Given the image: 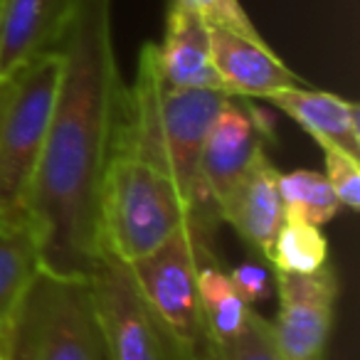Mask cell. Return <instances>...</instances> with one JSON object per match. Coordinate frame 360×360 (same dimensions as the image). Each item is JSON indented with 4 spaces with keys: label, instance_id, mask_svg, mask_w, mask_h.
Wrapping results in <instances>:
<instances>
[{
    "label": "cell",
    "instance_id": "1",
    "mask_svg": "<svg viewBox=\"0 0 360 360\" xmlns=\"http://www.w3.org/2000/svg\"><path fill=\"white\" fill-rule=\"evenodd\" d=\"M111 3L75 0L60 45L55 111L27 198L40 264L57 274L89 276L101 247V183L124 99Z\"/></svg>",
    "mask_w": 360,
    "mask_h": 360
},
{
    "label": "cell",
    "instance_id": "2",
    "mask_svg": "<svg viewBox=\"0 0 360 360\" xmlns=\"http://www.w3.org/2000/svg\"><path fill=\"white\" fill-rule=\"evenodd\" d=\"M230 101L220 89H168L160 84L155 45H143L139 72L121 99L116 143L163 168L183 193L202 230L215 232L220 215L202 183L200 155L215 116Z\"/></svg>",
    "mask_w": 360,
    "mask_h": 360
},
{
    "label": "cell",
    "instance_id": "3",
    "mask_svg": "<svg viewBox=\"0 0 360 360\" xmlns=\"http://www.w3.org/2000/svg\"><path fill=\"white\" fill-rule=\"evenodd\" d=\"M3 360H104L89 276L35 271L0 335Z\"/></svg>",
    "mask_w": 360,
    "mask_h": 360
},
{
    "label": "cell",
    "instance_id": "4",
    "mask_svg": "<svg viewBox=\"0 0 360 360\" xmlns=\"http://www.w3.org/2000/svg\"><path fill=\"white\" fill-rule=\"evenodd\" d=\"M186 222L195 220L175 180L114 141L99 198L101 245L119 259L134 262L155 250Z\"/></svg>",
    "mask_w": 360,
    "mask_h": 360
},
{
    "label": "cell",
    "instance_id": "5",
    "mask_svg": "<svg viewBox=\"0 0 360 360\" xmlns=\"http://www.w3.org/2000/svg\"><path fill=\"white\" fill-rule=\"evenodd\" d=\"M60 50L45 52L0 82V217H27L32 178L60 86Z\"/></svg>",
    "mask_w": 360,
    "mask_h": 360
},
{
    "label": "cell",
    "instance_id": "6",
    "mask_svg": "<svg viewBox=\"0 0 360 360\" xmlns=\"http://www.w3.org/2000/svg\"><path fill=\"white\" fill-rule=\"evenodd\" d=\"M109 360H195L163 316L146 301L129 264L99 247L89 274Z\"/></svg>",
    "mask_w": 360,
    "mask_h": 360
},
{
    "label": "cell",
    "instance_id": "7",
    "mask_svg": "<svg viewBox=\"0 0 360 360\" xmlns=\"http://www.w3.org/2000/svg\"><path fill=\"white\" fill-rule=\"evenodd\" d=\"M126 264L146 301L198 358L202 348L198 274L202 266L217 264L215 235L195 222H186L155 250Z\"/></svg>",
    "mask_w": 360,
    "mask_h": 360
},
{
    "label": "cell",
    "instance_id": "8",
    "mask_svg": "<svg viewBox=\"0 0 360 360\" xmlns=\"http://www.w3.org/2000/svg\"><path fill=\"white\" fill-rule=\"evenodd\" d=\"M279 314L271 321L276 348L284 360H323L333 326L338 281L328 264L314 274L274 269Z\"/></svg>",
    "mask_w": 360,
    "mask_h": 360
},
{
    "label": "cell",
    "instance_id": "9",
    "mask_svg": "<svg viewBox=\"0 0 360 360\" xmlns=\"http://www.w3.org/2000/svg\"><path fill=\"white\" fill-rule=\"evenodd\" d=\"M269 124L264 111L255 109L240 96H230L215 116L200 155L202 183L215 207L230 195L257 155L264 150V136L271 134Z\"/></svg>",
    "mask_w": 360,
    "mask_h": 360
},
{
    "label": "cell",
    "instance_id": "10",
    "mask_svg": "<svg viewBox=\"0 0 360 360\" xmlns=\"http://www.w3.org/2000/svg\"><path fill=\"white\" fill-rule=\"evenodd\" d=\"M212 65L222 91L240 99H266L289 86H306L266 42L242 37L225 27H210Z\"/></svg>",
    "mask_w": 360,
    "mask_h": 360
},
{
    "label": "cell",
    "instance_id": "11",
    "mask_svg": "<svg viewBox=\"0 0 360 360\" xmlns=\"http://www.w3.org/2000/svg\"><path fill=\"white\" fill-rule=\"evenodd\" d=\"M75 0H0V82L60 50Z\"/></svg>",
    "mask_w": 360,
    "mask_h": 360
},
{
    "label": "cell",
    "instance_id": "12",
    "mask_svg": "<svg viewBox=\"0 0 360 360\" xmlns=\"http://www.w3.org/2000/svg\"><path fill=\"white\" fill-rule=\"evenodd\" d=\"M220 222H227L257 255L266 257L279 227L284 205L279 195V170L262 150L230 195L217 205Z\"/></svg>",
    "mask_w": 360,
    "mask_h": 360
},
{
    "label": "cell",
    "instance_id": "13",
    "mask_svg": "<svg viewBox=\"0 0 360 360\" xmlns=\"http://www.w3.org/2000/svg\"><path fill=\"white\" fill-rule=\"evenodd\" d=\"M155 67L160 84L168 89H220L212 65L210 25L195 13L170 0L163 42L155 45Z\"/></svg>",
    "mask_w": 360,
    "mask_h": 360
},
{
    "label": "cell",
    "instance_id": "14",
    "mask_svg": "<svg viewBox=\"0 0 360 360\" xmlns=\"http://www.w3.org/2000/svg\"><path fill=\"white\" fill-rule=\"evenodd\" d=\"M264 101L281 109L309 131L321 148H333L360 160V109L355 101L309 86H289L269 94Z\"/></svg>",
    "mask_w": 360,
    "mask_h": 360
},
{
    "label": "cell",
    "instance_id": "15",
    "mask_svg": "<svg viewBox=\"0 0 360 360\" xmlns=\"http://www.w3.org/2000/svg\"><path fill=\"white\" fill-rule=\"evenodd\" d=\"M40 266V245L30 217H0V335Z\"/></svg>",
    "mask_w": 360,
    "mask_h": 360
},
{
    "label": "cell",
    "instance_id": "16",
    "mask_svg": "<svg viewBox=\"0 0 360 360\" xmlns=\"http://www.w3.org/2000/svg\"><path fill=\"white\" fill-rule=\"evenodd\" d=\"M198 296H200V321L202 340L205 338H230L245 326L250 306L235 289L230 274L217 264H207L198 274Z\"/></svg>",
    "mask_w": 360,
    "mask_h": 360
},
{
    "label": "cell",
    "instance_id": "17",
    "mask_svg": "<svg viewBox=\"0 0 360 360\" xmlns=\"http://www.w3.org/2000/svg\"><path fill=\"white\" fill-rule=\"evenodd\" d=\"M279 195L286 222H306L321 227L333 220L340 210V202L330 191L326 175L314 170L279 173Z\"/></svg>",
    "mask_w": 360,
    "mask_h": 360
},
{
    "label": "cell",
    "instance_id": "18",
    "mask_svg": "<svg viewBox=\"0 0 360 360\" xmlns=\"http://www.w3.org/2000/svg\"><path fill=\"white\" fill-rule=\"evenodd\" d=\"M271 269L289 274H314L328 264V242L321 227L306 222H286L279 227L266 255Z\"/></svg>",
    "mask_w": 360,
    "mask_h": 360
},
{
    "label": "cell",
    "instance_id": "19",
    "mask_svg": "<svg viewBox=\"0 0 360 360\" xmlns=\"http://www.w3.org/2000/svg\"><path fill=\"white\" fill-rule=\"evenodd\" d=\"M195 360H284L276 348L271 321L250 311L245 326L230 338H205Z\"/></svg>",
    "mask_w": 360,
    "mask_h": 360
},
{
    "label": "cell",
    "instance_id": "20",
    "mask_svg": "<svg viewBox=\"0 0 360 360\" xmlns=\"http://www.w3.org/2000/svg\"><path fill=\"white\" fill-rule=\"evenodd\" d=\"M173 3L195 13L210 27H225V30H232L242 37H250V40L266 42L262 32L255 27V22L250 20L240 0H173Z\"/></svg>",
    "mask_w": 360,
    "mask_h": 360
},
{
    "label": "cell",
    "instance_id": "21",
    "mask_svg": "<svg viewBox=\"0 0 360 360\" xmlns=\"http://www.w3.org/2000/svg\"><path fill=\"white\" fill-rule=\"evenodd\" d=\"M326 155V180L338 198L340 207L358 210L360 207V160L333 148H323Z\"/></svg>",
    "mask_w": 360,
    "mask_h": 360
},
{
    "label": "cell",
    "instance_id": "22",
    "mask_svg": "<svg viewBox=\"0 0 360 360\" xmlns=\"http://www.w3.org/2000/svg\"><path fill=\"white\" fill-rule=\"evenodd\" d=\"M230 279L250 306L266 299V294H269V274L259 264H240L237 269L230 271Z\"/></svg>",
    "mask_w": 360,
    "mask_h": 360
},
{
    "label": "cell",
    "instance_id": "23",
    "mask_svg": "<svg viewBox=\"0 0 360 360\" xmlns=\"http://www.w3.org/2000/svg\"><path fill=\"white\" fill-rule=\"evenodd\" d=\"M0 360H3V358H0Z\"/></svg>",
    "mask_w": 360,
    "mask_h": 360
}]
</instances>
